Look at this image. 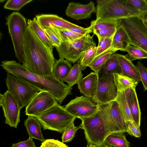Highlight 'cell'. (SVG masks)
I'll use <instances>...</instances> for the list:
<instances>
[{
    "instance_id": "1",
    "label": "cell",
    "mask_w": 147,
    "mask_h": 147,
    "mask_svg": "<svg viewBox=\"0 0 147 147\" xmlns=\"http://www.w3.org/2000/svg\"><path fill=\"white\" fill-rule=\"evenodd\" d=\"M24 61L22 65L31 72L40 76L53 74L56 60L53 48L48 47L28 26L23 38Z\"/></svg>"
},
{
    "instance_id": "2",
    "label": "cell",
    "mask_w": 147,
    "mask_h": 147,
    "mask_svg": "<svg viewBox=\"0 0 147 147\" xmlns=\"http://www.w3.org/2000/svg\"><path fill=\"white\" fill-rule=\"evenodd\" d=\"M0 65L7 73L22 80L38 89L50 93L61 105L72 94V87L57 79L53 74L40 76L34 74L14 60L2 61Z\"/></svg>"
},
{
    "instance_id": "3",
    "label": "cell",
    "mask_w": 147,
    "mask_h": 147,
    "mask_svg": "<svg viewBox=\"0 0 147 147\" xmlns=\"http://www.w3.org/2000/svg\"><path fill=\"white\" fill-rule=\"evenodd\" d=\"M109 104L100 105L99 110L95 115L80 119L81 129L84 131L88 144H92L101 147L108 136L118 132L109 115Z\"/></svg>"
},
{
    "instance_id": "4",
    "label": "cell",
    "mask_w": 147,
    "mask_h": 147,
    "mask_svg": "<svg viewBox=\"0 0 147 147\" xmlns=\"http://www.w3.org/2000/svg\"><path fill=\"white\" fill-rule=\"evenodd\" d=\"M96 20H119L132 17L142 18L147 13L138 11L124 0H97Z\"/></svg>"
},
{
    "instance_id": "5",
    "label": "cell",
    "mask_w": 147,
    "mask_h": 147,
    "mask_svg": "<svg viewBox=\"0 0 147 147\" xmlns=\"http://www.w3.org/2000/svg\"><path fill=\"white\" fill-rule=\"evenodd\" d=\"M44 130L49 129L63 133L77 118L58 104L36 117Z\"/></svg>"
},
{
    "instance_id": "6",
    "label": "cell",
    "mask_w": 147,
    "mask_h": 147,
    "mask_svg": "<svg viewBox=\"0 0 147 147\" xmlns=\"http://www.w3.org/2000/svg\"><path fill=\"white\" fill-rule=\"evenodd\" d=\"M6 19L15 57L19 63L23 64L24 61V36L28 26L26 19L18 12H12Z\"/></svg>"
},
{
    "instance_id": "7",
    "label": "cell",
    "mask_w": 147,
    "mask_h": 147,
    "mask_svg": "<svg viewBox=\"0 0 147 147\" xmlns=\"http://www.w3.org/2000/svg\"><path fill=\"white\" fill-rule=\"evenodd\" d=\"M96 46L93 36L88 34L74 40L62 42L59 47L55 48L59 58L74 63L88 49Z\"/></svg>"
},
{
    "instance_id": "8",
    "label": "cell",
    "mask_w": 147,
    "mask_h": 147,
    "mask_svg": "<svg viewBox=\"0 0 147 147\" xmlns=\"http://www.w3.org/2000/svg\"><path fill=\"white\" fill-rule=\"evenodd\" d=\"M5 83L22 109L26 107L39 90L29 83L7 73Z\"/></svg>"
},
{
    "instance_id": "9",
    "label": "cell",
    "mask_w": 147,
    "mask_h": 147,
    "mask_svg": "<svg viewBox=\"0 0 147 147\" xmlns=\"http://www.w3.org/2000/svg\"><path fill=\"white\" fill-rule=\"evenodd\" d=\"M127 32L130 45L138 47L147 52V29L142 18L132 17L119 20Z\"/></svg>"
},
{
    "instance_id": "10",
    "label": "cell",
    "mask_w": 147,
    "mask_h": 147,
    "mask_svg": "<svg viewBox=\"0 0 147 147\" xmlns=\"http://www.w3.org/2000/svg\"><path fill=\"white\" fill-rule=\"evenodd\" d=\"M64 108L70 114L80 119L95 115L99 110L100 105L95 103L92 98L83 96H76Z\"/></svg>"
},
{
    "instance_id": "11",
    "label": "cell",
    "mask_w": 147,
    "mask_h": 147,
    "mask_svg": "<svg viewBox=\"0 0 147 147\" xmlns=\"http://www.w3.org/2000/svg\"><path fill=\"white\" fill-rule=\"evenodd\" d=\"M118 93L113 74L99 78L96 95L93 100L99 105L109 104L115 100Z\"/></svg>"
},
{
    "instance_id": "12",
    "label": "cell",
    "mask_w": 147,
    "mask_h": 147,
    "mask_svg": "<svg viewBox=\"0 0 147 147\" xmlns=\"http://www.w3.org/2000/svg\"><path fill=\"white\" fill-rule=\"evenodd\" d=\"M0 106L3 111L5 123L16 128L20 120L21 109L12 94L7 90L0 94Z\"/></svg>"
},
{
    "instance_id": "13",
    "label": "cell",
    "mask_w": 147,
    "mask_h": 147,
    "mask_svg": "<svg viewBox=\"0 0 147 147\" xmlns=\"http://www.w3.org/2000/svg\"><path fill=\"white\" fill-rule=\"evenodd\" d=\"M59 104L54 97L47 91H39L26 107L25 113L36 117Z\"/></svg>"
},
{
    "instance_id": "14",
    "label": "cell",
    "mask_w": 147,
    "mask_h": 147,
    "mask_svg": "<svg viewBox=\"0 0 147 147\" xmlns=\"http://www.w3.org/2000/svg\"><path fill=\"white\" fill-rule=\"evenodd\" d=\"M96 10L92 1L85 5L71 2L69 3L65 13L68 17L78 20L90 18L92 14L96 12Z\"/></svg>"
},
{
    "instance_id": "15",
    "label": "cell",
    "mask_w": 147,
    "mask_h": 147,
    "mask_svg": "<svg viewBox=\"0 0 147 147\" xmlns=\"http://www.w3.org/2000/svg\"><path fill=\"white\" fill-rule=\"evenodd\" d=\"M36 18L38 23L44 29L51 26L66 29L81 27L56 15L42 14L36 16Z\"/></svg>"
},
{
    "instance_id": "16",
    "label": "cell",
    "mask_w": 147,
    "mask_h": 147,
    "mask_svg": "<svg viewBox=\"0 0 147 147\" xmlns=\"http://www.w3.org/2000/svg\"><path fill=\"white\" fill-rule=\"evenodd\" d=\"M98 78V74L94 72L82 78L78 84L80 92L93 100L96 95Z\"/></svg>"
},
{
    "instance_id": "17",
    "label": "cell",
    "mask_w": 147,
    "mask_h": 147,
    "mask_svg": "<svg viewBox=\"0 0 147 147\" xmlns=\"http://www.w3.org/2000/svg\"><path fill=\"white\" fill-rule=\"evenodd\" d=\"M135 89V88L130 87L124 91L133 121L138 127H140L141 111Z\"/></svg>"
},
{
    "instance_id": "18",
    "label": "cell",
    "mask_w": 147,
    "mask_h": 147,
    "mask_svg": "<svg viewBox=\"0 0 147 147\" xmlns=\"http://www.w3.org/2000/svg\"><path fill=\"white\" fill-rule=\"evenodd\" d=\"M130 44V40L127 32L123 26L119 23L113 36L111 46L108 52L115 53L118 50L125 51L127 47Z\"/></svg>"
},
{
    "instance_id": "19",
    "label": "cell",
    "mask_w": 147,
    "mask_h": 147,
    "mask_svg": "<svg viewBox=\"0 0 147 147\" xmlns=\"http://www.w3.org/2000/svg\"><path fill=\"white\" fill-rule=\"evenodd\" d=\"M108 112L110 118L118 132H127L126 121L116 101H113L109 103Z\"/></svg>"
},
{
    "instance_id": "20",
    "label": "cell",
    "mask_w": 147,
    "mask_h": 147,
    "mask_svg": "<svg viewBox=\"0 0 147 147\" xmlns=\"http://www.w3.org/2000/svg\"><path fill=\"white\" fill-rule=\"evenodd\" d=\"M24 125L29 137L38 140L42 142L45 141L41 130L43 126L36 117L28 116L24 121Z\"/></svg>"
},
{
    "instance_id": "21",
    "label": "cell",
    "mask_w": 147,
    "mask_h": 147,
    "mask_svg": "<svg viewBox=\"0 0 147 147\" xmlns=\"http://www.w3.org/2000/svg\"><path fill=\"white\" fill-rule=\"evenodd\" d=\"M121 69L122 74L132 78L139 82L141 79L138 68L126 57V55L117 53Z\"/></svg>"
},
{
    "instance_id": "22",
    "label": "cell",
    "mask_w": 147,
    "mask_h": 147,
    "mask_svg": "<svg viewBox=\"0 0 147 147\" xmlns=\"http://www.w3.org/2000/svg\"><path fill=\"white\" fill-rule=\"evenodd\" d=\"M114 74H122L117 53H113L102 66L98 74L100 78Z\"/></svg>"
},
{
    "instance_id": "23",
    "label": "cell",
    "mask_w": 147,
    "mask_h": 147,
    "mask_svg": "<svg viewBox=\"0 0 147 147\" xmlns=\"http://www.w3.org/2000/svg\"><path fill=\"white\" fill-rule=\"evenodd\" d=\"M72 67L70 61L64 59L59 58L55 61L53 73L57 79L64 83Z\"/></svg>"
},
{
    "instance_id": "24",
    "label": "cell",
    "mask_w": 147,
    "mask_h": 147,
    "mask_svg": "<svg viewBox=\"0 0 147 147\" xmlns=\"http://www.w3.org/2000/svg\"><path fill=\"white\" fill-rule=\"evenodd\" d=\"M27 23L28 26L44 43L51 48L54 47L44 29L38 23L36 17L34 18L32 20H28Z\"/></svg>"
},
{
    "instance_id": "25",
    "label": "cell",
    "mask_w": 147,
    "mask_h": 147,
    "mask_svg": "<svg viewBox=\"0 0 147 147\" xmlns=\"http://www.w3.org/2000/svg\"><path fill=\"white\" fill-rule=\"evenodd\" d=\"M104 144L114 147H130V143L123 133H114L109 135L105 140Z\"/></svg>"
},
{
    "instance_id": "26",
    "label": "cell",
    "mask_w": 147,
    "mask_h": 147,
    "mask_svg": "<svg viewBox=\"0 0 147 147\" xmlns=\"http://www.w3.org/2000/svg\"><path fill=\"white\" fill-rule=\"evenodd\" d=\"M118 91L124 90L130 87L135 88L138 82L127 76L117 74H113Z\"/></svg>"
},
{
    "instance_id": "27",
    "label": "cell",
    "mask_w": 147,
    "mask_h": 147,
    "mask_svg": "<svg viewBox=\"0 0 147 147\" xmlns=\"http://www.w3.org/2000/svg\"><path fill=\"white\" fill-rule=\"evenodd\" d=\"M84 70V68L79 63L74 64L64 82L71 87L74 85L78 84L82 78L83 75L82 70Z\"/></svg>"
},
{
    "instance_id": "28",
    "label": "cell",
    "mask_w": 147,
    "mask_h": 147,
    "mask_svg": "<svg viewBox=\"0 0 147 147\" xmlns=\"http://www.w3.org/2000/svg\"><path fill=\"white\" fill-rule=\"evenodd\" d=\"M48 27L51 28L62 42L74 40L84 35L75 33L66 28L52 26Z\"/></svg>"
},
{
    "instance_id": "29",
    "label": "cell",
    "mask_w": 147,
    "mask_h": 147,
    "mask_svg": "<svg viewBox=\"0 0 147 147\" xmlns=\"http://www.w3.org/2000/svg\"><path fill=\"white\" fill-rule=\"evenodd\" d=\"M115 101L118 104L126 121H133L124 90L118 91L117 96Z\"/></svg>"
},
{
    "instance_id": "30",
    "label": "cell",
    "mask_w": 147,
    "mask_h": 147,
    "mask_svg": "<svg viewBox=\"0 0 147 147\" xmlns=\"http://www.w3.org/2000/svg\"><path fill=\"white\" fill-rule=\"evenodd\" d=\"M125 51L128 53L126 57L131 61L137 59H147V52L137 47L129 45Z\"/></svg>"
},
{
    "instance_id": "31",
    "label": "cell",
    "mask_w": 147,
    "mask_h": 147,
    "mask_svg": "<svg viewBox=\"0 0 147 147\" xmlns=\"http://www.w3.org/2000/svg\"><path fill=\"white\" fill-rule=\"evenodd\" d=\"M112 51L105 53L94 59L88 66L92 70L98 74L107 60L114 53Z\"/></svg>"
},
{
    "instance_id": "32",
    "label": "cell",
    "mask_w": 147,
    "mask_h": 147,
    "mask_svg": "<svg viewBox=\"0 0 147 147\" xmlns=\"http://www.w3.org/2000/svg\"><path fill=\"white\" fill-rule=\"evenodd\" d=\"M114 36L110 37L98 39V45L94 59L101 55L108 52L111 46Z\"/></svg>"
},
{
    "instance_id": "33",
    "label": "cell",
    "mask_w": 147,
    "mask_h": 147,
    "mask_svg": "<svg viewBox=\"0 0 147 147\" xmlns=\"http://www.w3.org/2000/svg\"><path fill=\"white\" fill-rule=\"evenodd\" d=\"M97 49V47H92L88 49L78 61V63L84 69L94 59Z\"/></svg>"
},
{
    "instance_id": "34",
    "label": "cell",
    "mask_w": 147,
    "mask_h": 147,
    "mask_svg": "<svg viewBox=\"0 0 147 147\" xmlns=\"http://www.w3.org/2000/svg\"><path fill=\"white\" fill-rule=\"evenodd\" d=\"M119 20H92L90 25L93 30L104 29L109 28L118 27Z\"/></svg>"
},
{
    "instance_id": "35",
    "label": "cell",
    "mask_w": 147,
    "mask_h": 147,
    "mask_svg": "<svg viewBox=\"0 0 147 147\" xmlns=\"http://www.w3.org/2000/svg\"><path fill=\"white\" fill-rule=\"evenodd\" d=\"M80 128V125L78 127H75L74 122L72 123L63 133L62 142L63 143L71 142L75 136L77 130Z\"/></svg>"
},
{
    "instance_id": "36",
    "label": "cell",
    "mask_w": 147,
    "mask_h": 147,
    "mask_svg": "<svg viewBox=\"0 0 147 147\" xmlns=\"http://www.w3.org/2000/svg\"><path fill=\"white\" fill-rule=\"evenodd\" d=\"M32 0H8L4 6L5 9L14 10H19L26 4Z\"/></svg>"
},
{
    "instance_id": "37",
    "label": "cell",
    "mask_w": 147,
    "mask_h": 147,
    "mask_svg": "<svg viewBox=\"0 0 147 147\" xmlns=\"http://www.w3.org/2000/svg\"><path fill=\"white\" fill-rule=\"evenodd\" d=\"M127 4L140 11L147 13V1L146 0H124Z\"/></svg>"
},
{
    "instance_id": "38",
    "label": "cell",
    "mask_w": 147,
    "mask_h": 147,
    "mask_svg": "<svg viewBox=\"0 0 147 147\" xmlns=\"http://www.w3.org/2000/svg\"><path fill=\"white\" fill-rule=\"evenodd\" d=\"M117 27L109 28L104 29L93 31L94 34L96 35L98 39L110 37L114 35Z\"/></svg>"
},
{
    "instance_id": "39",
    "label": "cell",
    "mask_w": 147,
    "mask_h": 147,
    "mask_svg": "<svg viewBox=\"0 0 147 147\" xmlns=\"http://www.w3.org/2000/svg\"><path fill=\"white\" fill-rule=\"evenodd\" d=\"M136 66L138 70L144 90H147V68L139 61H138Z\"/></svg>"
},
{
    "instance_id": "40",
    "label": "cell",
    "mask_w": 147,
    "mask_h": 147,
    "mask_svg": "<svg viewBox=\"0 0 147 147\" xmlns=\"http://www.w3.org/2000/svg\"><path fill=\"white\" fill-rule=\"evenodd\" d=\"M126 132L130 135L136 138L141 136V132L140 127H138L132 121L126 122Z\"/></svg>"
},
{
    "instance_id": "41",
    "label": "cell",
    "mask_w": 147,
    "mask_h": 147,
    "mask_svg": "<svg viewBox=\"0 0 147 147\" xmlns=\"http://www.w3.org/2000/svg\"><path fill=\"white\" fill-rule=\"evenodd\" d=\"M46 34L51 41L54 47H59L61 41L58 38L49 27H47L44 29Z\"/></svg>"
},
{
    "instance_id": "42",
    "label": "cell",
    "mask_w": 147,
    "mask_h": 147,
    "mask_svg": "<svg viewBox=\"0 0 147 147\" xmlns=\"http://www.w3.org/2000/svg\"><path fill=\"white\" fill-rule=\"evenodd\" d=\"M42 144L44 147H68L62 142L53 139L46 140Z\"/></svg>"
},
{
    "instance_id": "43",
    "label": "cell",
    "mask_w": 147,
    "mask_h": 147,
    "mask_svg": "<svg viewBox=\"0 0 147 147\" xmlns=\"http://www.w3.org/2000/svg\"><path fill=\"white\" fill-rule=\"evenodd\" d=\"M11 147H36V146L33 139L29 137L25 141L13 144Z\"/></svg>"
},
{
    "instance_id": "44",
    "label": "cell",
    "mask_w": 147,
    "mask_h": 147,
    "mask_svg": "<svg viewBox=\"0 0 147 147\" xmlns=\"http://www.w3.org/2000/svg\"><path fill=\"white\" fill-rule=\"evenodd\" d=\"M67 29L72 32L82 35H85L93 32V30L91 25L86 28L81 27L80 28H71Z\"/></svg>"
},
{
    "instance_id": "45",
    "label": "cell",
    "mask_w": 147,
    "mask_h": 147,
    "mask_svg": "<svg viewBox=\"0 0 147 147\" xmlns=\"http://www.w3.org/2000/svg\"><path fill=\"white\" fill-rule=\"evenodd\" d=\"M142 18L144 24L147 29V13Z\"/></svg>"
},
{
    "instance_id": "46",
    "label": "cell",
    "mask_w": 147,
    "mask_h": 147,
    "mask_svg": "<svg viewBox=\"0 0 147 147\" xmlns=\"http://www.w3.org/2000/svg\"><path fill=\"white\" fill-rule=\"evenodd\" d=\"M87 147H98L96 145L92 144H88L87 146Z\"/></svg>"
},
{
    "instance_id": "47",
    "label": "cell",
    "mask_w": 147,
    "mask_h": 147,
    "mask_svg": "<svg viewBox=\"0 0 147 147\" xmlns=\"http://www.w3.org/2000/svg\"><path fill=\"white\" fill-rule=\"evenodd\" d=\"M101 147H114L111 146L104 144Z\"/></svg>"
},
{
    "instance_id": "48",
    "label": "cell",
    "mask_w": 147,
    "mask_h": 147,
    "mask_svg": "<svg viewBox=\"0 0 147 147\" xmlns=\"http://www.w3.org/2000/svg\"><path fill=\"white\" fill-rule=\"evenodd\" d=\"M40 147H44V146L43 144L42 143L41 144V146Z\"/></svg>"
}]
</instances>
